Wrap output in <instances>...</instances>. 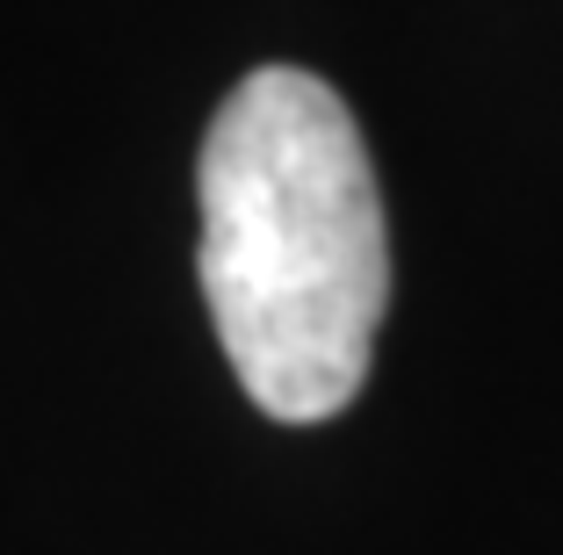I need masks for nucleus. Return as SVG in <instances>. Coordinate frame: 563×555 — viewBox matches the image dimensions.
<instances>
[{"instance_id":"f257e3e1","label":"nucleus","mask_w":563,"mask_h":555,"mask_svg":"<svg viewBox=\"0 0 563 555\" xmlns=\"http://www.w3.org/2000/svg\"><path fill=\"white\" fill-rule=\"evenodd\" d=\"M202 303L246 397L282 425L347 411L390 311V224L362 123L318 73L261 66L196 159Z\"/></svg>"}]
</instances>
